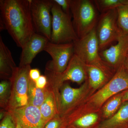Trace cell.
<instances>
[{"label":"cell","instance_id":"cell-1","mask_svg":"<svg viewBox=\"0 0 128 128\" xmlns=\"http://www.w3.org/2000/svg\"><path fill=\"white\" fill-rule=\"evenodd\" d=\"M0 30L8 32L19 48H23L35 33L30 0H0Z\"/></svg>","mask_w":128,"mask_h":128},{"label":"cell","instance_id":"cell-2","mask_svg":"<svg viewBox=\"0 0 128 128\" xmlns=\"http://www.w3.org/2000/svg\"><path fill=\"white\" fill-rule=\"evenodd\" d=\"M128 89V72L124 64L105 85L86 98L81 105L70 114L77 116L97 112L111 98Z\"/></svg>","mask_w":128,"mask_h":128},{"label":"cell","instance_id":"cell-3","mask_svg":"<svg viewBox=\"0 0 128 128\" xmlns=\"http://www.w3.org/2000/svg\"><path fill=\"white\" fill-rule=\"evenodd\" d=\"M70 6L73 26L80 39L96 28L99 18L98 9L90 0H70Z\"/></svg>","mask_w":128,"mask_h":128},{"label":"cell","instance_id":"cell-4","mask_svg":"<svg viewBox=\"0 0 128 128\" xmlns=\"http://www.w3.org/2000/svg\"><path fill=\"white\" fill-rule=\"evenodd\" d=\"M74 54L86 64L97 66L113 76L114 72L103 60L100 54L96 28L84 38L73 42Z\"/></svg>","mask_w":128,"mask_h":128},{"label":"cell","instance_id":"cell-5","mask_svg":"<svg viewBox=\"0 0 128 128\" xmlns=\"http://www.w3.org/2000/svg\"><path fill=\"white\" fill-rule=\"evenodd\" d=\"M51 12L52 31L50 42L56 44H66L78 40L79 38L71 20V15L64 12L54 1Z\"/></svg>","mask_w":128,"mask_h":128},{"label":"cell","instance_id":"cell-6","mask_svg":"<svg viewBox=\"0 0 128 128\" xmlns=\"http://www.w3.org/2000/svg\"><path fill=\"white\" fill-rule=\"evenodd\" d=\"M30 65L18 66L15 70L10 79L11 96L8 112L12 111L28 104V92Z\"/></svg>","mask_w":128,"mask_h":128},{"label":"cell","instance_id":"cell-7","mask_svg":"<svg viewBox=\"0 0 128 128\" xmlns=\"http://www.w3.org/2000/svg\"><path fill=\"white\" fill-rule=\"evenodd\" d=\"M45 76L48 83L59 90L60 86L66 81H71L80 84L84 83L87 80L86 64L74 54L64 72L56 73L46 69Z\"/></svg>","mask_w":128,"mask_h":128},{"label":"cell","instance_id":"cell-8","mask_svg":"<svg viewBox=\"0 0 128 128\" xmlns=\"http://www.w3.org/2000/svg\"><path fill=\"white\" fill-rule=\"evenodd\" d=\"M90 89L87 80L79 88H73L68 83L60 86L57 97L59 114L64 117L81 105L87 98Z\"/></svg>","mask_w":128,"mask_h":128},{"label":"cell","instance_id":"cell-9","mask_svg":"<svg viewBox=\"0 0 128 128\" xmlns=\"http://www.w3.org/2000/svg\"><path fill=\"white\" fill-rule=\"evenodd\" d=\"M100 51L104 50L114 41H117L122 32L118 24L117 9L102 13L96 27Z\"/></svg>","mask_w":128,"mask_h":128},{"label":"cell","instance_id":"cell-10","mask_svg":"<svg viewBox=\"0 0 128 128\" xmlns=\"http://www.w3.org/2000/svg\"><path fill=\"white\" fill-rule=\"evenodd\" d=\"M30 2L32 21L35 33L46 37L50 41L53 1L30 0Z\"/></svg>","mask_w":128,"mask_h":128},{"label":"cell","instance_id":"cell-11","mask_svg":"<svg viewBox=\"0 0 128 128\" xmlns=\"http://www.w3.org/2000/svg\"><path fill=\"white\" fill-rule=\"evenodd\" d=\"M44 50L52 59L47 63L46 69L57 73H62L66 70L74 54L73 43L56 44L49 41Z\"/></svg>","mask_w":128,"mask_h":128},{"label":"cell","instance_id":"cell-12","mask_svg":"<svg viewBox=\"0 0 128 128\" xmlns=\"http://www.w3.org/2000/svg\"><path fill=\"white\" fill-rule=\"evenodd\" d=\"M116 44L100 51L104 61L114 72L124 64L128 54V34L122 32Z\"/></svg>","mask_w":128,"mask_h":128},{"label":"cell","instance_id":"cell-13","mask_svg":"<svg viewBox=\"0 0 128 128\" xmlns=\"http://www.w3.org/2000/svg\"><path fill=\"white\" fill-rule=\"evenodd\" d=\"M9 112L22 128H44L47 123L43 118L39 108L30 104Z\"/></svg>","mask_w":128,"mask_h":128},{"label":"cell","instance_id":"cell-14","mask_svg":"<svg viewBox=\"0 0 128 128\" xmlns=\"http://www.w3.org/2000/svg\"><path fill=\"white\" fill-rule=\"evenodd\" d=\"M50 41L41 34L35 33L22 48L19 66L30 65L38 54L44 50Z\"/></svg>","mask_w":128,"mask_h":128},{"label":"cell","instance_id":"cell-15","mask_svg":"<svg viewBox=\"0 0 128 128\" xmlns=\"http://www.w3.org/2000/svg\"><path fill=\"white\" fill-rule=\"evenodd\" d=\"M16 66L12 53L0 36V76L3 80H10Z\"/></svg>","mask_w":128,"mask_h":128},{"label":"cell","instance_id":"cell-16","mask_svg":"<svg viewBox=\"0 0 128 128\" xmlns=\"http://www.w3.org/2000/svg\"><path fill=\"white\" fill-rule=\"evenodd\" d=\"M94 128H128V102H123L113 116Z\"/></svg>","mask_w":128,"mask_h":128},{"label":"cell","instance_id":"cell-17","mask_svg":"<svg viewBox=\"0 0 128 128\" xmlns=\"http://www.w3.org/2000/svg\"><path fill=\"white\" fill-rule=\"evenodd\" d=\"M48 91L45 100L39 108L42 117L46 122L59 114L57 92L48 83Z\"/></svg>","mask_w":128,"mask_h":128},{"label":"cell","instance_id":"cell-18","mask_svg":"<svg viewBox=\"0 0 128 128\" xmlns=\"http://www.w3.org/2000/svg\"><path fill=\"white\" fill-rule=\"evenodd\" d=\"M86 68L89 86L92 91L100 89L113 76L97 66L86 64Z\"/></svg>","mask_w":128,"mask_h":128},{"label":"cell","instance_id":"cell-19","mask_svg":"<svg viewBox=\"0 0 128 128\" xmlns=\"http://www.w3.org/2000/svg\"><path fill=\"white\" fill-rule=\"evenodd\" d=\"M48 91V84L44 89L38 88L35 82L30 78L28 92V104L40 108L46 98Z\"/></svg>","mask_w":128,"mask_h":128},{"label":"cell","instance_id":"cell-20","mask_svg":"<svg viewBox=\"0 0 128 128\" xmlns=\"http://www.w3.org/2000/svg\"><path fill=\"white\" fill-rule=\"evenodd\" d=\"M122 92L111 98L102 108V115L105 119L111 118L119 109L122 103Z\"/></svg>","mask_w":128,"mask_h":128},{"label":"cell","instance_id":"cell-21","mask_svg":"<svg viewBox=\"0 0 128 128\" xmlns=\"http://www.w3.org/2000/svg\"><path fill=\"white\" fill-rule=\"evenodd\" d=\"M11 83L8 80H3L0 83V105L4 110L8 111L11 96Z\"/></svg>","mask_w":128,"mask_h":128},{"label":"cell","instance_id":"cell-22","mask_svg":"<svg viewBox=\"0 0 128 128\" xmlns=\"http://www.w3.org/2000/svg\"><path fill=\"white\" fill-rule=\"evenodd\" d=\"M94 2L98 10L103 13L118 7L128 2V0H96Z\"/></svg>","mask_w":128,"mask_h":128},{"label":"cell","instance_id":"cell-23","mask_svg":"<svg viewBox=\"0 0 128 128\" xmlns=\"http://www.w3.org/2000/svg\"><path fill=\"white\" fill-rule=\"evenodd\" d=\"M118 24L122 32L128 34V2L118 7Z\"/></svg>","mask_w":128,"mask_h":128},{"label":"cell","instance_id":"cell-24","mask_svg":"<svg viewBox=\"0 0 128 128\" xmlns=\"http://www.w3.org/2000/svg\"><path fill=\"white\" fill-rule=\"evenodd\" d=\"M66 126L65 118L58 114L48 121L44 128H66Z\"/></svg>","mask_w":128,"mask_h":128},{"label":"cell","instance_id":"cell-25","mask_svg":"<svg viewBox=\"0 0 128 128\" xmlns=\"http://www.w3.org/2000/svg\"><path fill=\"white\" fill-rule=\"evenodd\" d=\"M16 120L11 113L6 112L1 122L0 128H16Z\"/></svg>","mask_w":128,"mask_h":128},{"label":"cell","instance_id":"cell-26","mask_svg":"<svg viewBox=\"0 0 128 128\" xmlns=\"http://www.w3.org/2000/svg\"><path fill=\"white\" fill-rule=\"evenodd\" d=\"M53 1L61 8L64 12L69 15H71L70 0H53Z\"/></svg>","mask_w":128,"mask_h":128},{"label":"cell","instance_id":"cell-27","mask_svg":"<svg viewBox=\"0 0 128 128\" xmlns=\"http://www.w3.org/2000/svg\"><path fill=\"white\" fill-rule=\"evenodd\" d=\"M35 82L37 88L44 89L48 84V78L46 76L41 75Z\"/></svg>","mask_w":128,"mask_h":128},{"label":"cell","instance_id":"cell-28","mask_svg":"<svg viewBox=\"0 0 128 128\" xmlns=\"http://www.w3.org/2000/svg\"><path fill=\"white\" fill-rule=\"evenodd\" d=\"M41 76L40 71L38 69H31L29 71V78L34 82L38 79Z\"/></svg>","mask_w":128,"mask_h":128},{"label":"cell","instance_id":"cell-29","mask_svg":"<svg viewBox=\"0 0 128 128\" xmlns=\"http://www.w3.org/2000/svg\"><path fill=\"white\" fill-rule=\"evenodd\" d=\"M122 95L123 102H128V89L122 92Z\"/></svg>","mask_w":128,"mask_h":128},{"label":"cell","instance_id":"cell-30","mask_svg":"<svg viewBox=\"0 0 128 128\" xmlns=\"http://www.w3.org/2000/svg\"><path fill=\"white\" fill-rule=\"evenodd\" d=\"M124 65L125 68H126V70H127V71L128 72V54L127 55V57H126Z\"/></svg>","mask_w":128,"mask_h":128},{"label":"cell","instance_id":"cell-31","mask_svg":"<svg viewBox=\"0 0 128 128\" xmlns=\"http://www.w3.org/2000/svg\"><path fill=\"white\" fill-rule=\"evenodd\" d=\"M16 120V128H22V127H21L20 124H19V123L18 122V121H16V120Z\"/></svg>","mask_w":128,"mask_h":128}]
</instances>
